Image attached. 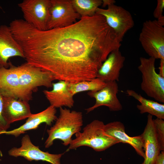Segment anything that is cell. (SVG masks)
<instances>
[{
	"label": "cell",
	"mask_w": 164,
	"mask_h": 164,
	"mask_svg": "<svg viewBox=\"0 0 164 164\" xmlns=\"http://www.w3.org/2000/svg\"><path fill=\"white\" fill-rule=\"evenodd\" d=\"M152 116L148 114L146 125L141 135L143 142V149L145 157L142 164H155L160 152V148L156 137Z\"/></svg>",
	"instance_id": "2e32d148"
},
{
	"label": "cell",
	"mask_w": 164,
	"mask_h": 164,
	"mask_svg": "<svg viewBox=\"0 0 164 164\" xmlns=\"http://www.w3.org/2000/svg\"><path fill=\"white\" fill-rule=\"evenodd\" d=\"M18 5L25 21L39 30H47L50 0H24Z\"/></svg>",
	"instance_id": "52a82bcc"
},
{
	"label": "cell",
	"mask_w": 164,
	"mask_h": 164,
	"mask_svg": "<svg viewBox=\"0 0 164 164\" xmlns=\"http://www.w3.org/2000/svg\"><path fill=\"white\" fill-rule=\"evenodd\" d=\"M8 68L0 67V94L29 102L38 87H52L50 73L26 62L15 66L9 61Z\"/></svg>",
	"instance_id": "7a4b0ae2"
},
{
	"label": "cell",
	"mask_w": 164,
	"mask_h": 164,
	"mask_svg": "<svg viewBox=\"0 0 164 164\" xmlns=\"http://www.w3.org/2000/svg\"><path fill=\"white\" fill-rule=\"evenodd\" d=\"M105 124L102 121L95 120L87 125L82 132L75 135L72 139L67 152L76 149L82 146L90 147L97 152L104 151L119 141L106 134L104 130Z\"/></svg>",
	"instance_id": "277c9868"
},
{
	"label": "cell",
	"mask_w": 164,
	"mask_h": 164,
	"mask_svg": "<svg viewBox=\"0 0 164 164\" xmlns=\"http://www.w3.org/2000/svg\"><path fill=\"white\" fill-rule=\"evenodd\" d=\"M69 83L60 80L56 83H52V90H44L43 91L50 106L55 108L63 106L70 108L73 107L74 104L73 95L68 89Z\"/></svg>",
	"instance_id": "ac0fdd59"
},
{
	"label": "cell",
	"mask_w": 164,
	"mask_h": 164,
	"mask_svg": "<svg viewBox=\"0 0 164 164\" xmlns=\"http://www.w3.org/2000/svg\"><path fill=\"white\" fill-rule=\"evenodd\" d=\"M107 9L98 8L95 14L104 17L108 25L122 40L125 34L134 26L131 13L120 6L112 4Z\"/></svg>",
	"instance_id": "ba28073f"
},
{
	"label": "cell",
	"mask_w": 164,
	"mask_h": 164,
	"mask_svg": "<svg viewBox=\"0 0 164 164\" xmlns=\"http://www.w3.org/2000/svg\"><path fill=\"white\" fill-rule=\"evenodd\" d=\"M127 94L138 101L140 104L137 105V109L141 114L148 113L156 118L164 119V104L147 99L132 89H127Z\"/></svg>",
	"instance_id": "d6986e66"
},
{
	"label": "cell",
	"mask_w": 164,
	"mask_h": 164,
	"mask_svg": "<svg viewBox=\"0 0 164 164\" xmlns=\"http://www.w3.org/2000/svg\"><path fill=\"white\" fill-rule=\"evenodd\" d=\"M164 8V0H158L156 6L153 13L154 17L158 22L162 25L164 26V16L163 12Z\"/></svg>",
	"instance_id": "603a6c76"
},
{
	"label": "cell",
	"mask_w": 164,
	"mask_h": 164,
	"mask_svg": "<svg viewBox=\"0 0 164 164\" xmlns=\"http://www.w3.org/2000/svg\"><path fill=\"white\" fill-rule=\"evenodd\" d=\"M104 130L106 133L123 143L132 146L139 155L144 159L145 154L143 149V142L141 135L131 137L125 132V127L120 121H114L104 125Z\"/></svg>",
	"instance_id": "e0dca14e"
},
{
	"label": "cell",
	"mask_w": 164,
	"mask_h": 164,
	"mask_svg": "<svg viewBox=\"0 0 164 164\" xmlns=\"http://www.w3.org/2000/svg\"><path fill=\"white\" fill-rule=\"evenodd\" d=\"M50 15L47 29L49 30L70 26L80 16L75 11L71 0H50Z\"/></svg>",
	"instance_id": "9c48e42d"
},
{
	"label": "cell",
	"mask_w": 164,
	"mask_h": 164,
	"mask_svg": "<svg viewBox=\"0 0 164 164\" xmlns=\"http://www.w3.org/2000/svg\"><path fill=\"white\" fill-rule=\"evenodd\" d=\"M118 91V85L115 81L106 83L105 85L98 91H89L87 94L95 98L96 102L94 105L85 109L87 113L103 106L108 107L111 111L121 110L122 106L117 97Z\"/></svg>",
	"instance_id": "8fae6325"
},
{
	"label": "cell",
	"mask_w": 164,
	"mask_h": 164,
	"mask_svg": "<svg viewBox=\"0 0 164 164\" xmlns=\"http://www.w3.org/2000/svg\"><path fill=\"white\" fill-rule=\"evenodd\" d=\"M9 155L17 157H22L27 160L46 161L52 164H61L60 159L64 153L52 154L41 150L31 141L29 135H25L21 140V146L13 147L8 151Z\"/></svg>",
	"instance_id": "30bf717a"
},
{
	"label": "cell",
	"mask_w": 164,
	"mask_h": 164,
	"mask_svg": "<svg viewBox=\"0 0 164 164\" xmlns=\"http://www.w3.org/2000/svg\"><path fill=\"white\" fill-rule=\"evenodd\" d=\"M59 111L55 124L47 130L48 136L45 142L46 148L51 146L56 139L62 141L64 146L69 145L72 136L80 132L83 125L81 112L62 107L60 108Z\"/></svg>",
	"instance_id": "3957f363"
},
{
	"label": "cell",
	"mask_w": 164,
	"mask_h": 164,
	"mask_svg": "<svg viewBox=\"0 0 164 164\" xmlns=\"http://www.w3.org/2000/svg\"><path fill=\"white\" fill-rule=\"evenodd\" d=\"M3 105V96L0 94V133L7 131L10 125L6 121L3 117L2 114Z\"/></svg>",
	"instance_id": "cb8c5ba5"
},
{
	"label": "cell",
	"mask_w": 164,
	"mask_h": 164,
	"mask_svg": "<svg viewBox=\"0 0 164 164\" xmlns=\"http://www.w3.org/2000/svg\"><path fill=\"white\" fill-rule=\"evenodd\" d=\"M153 122L157 139L160 151H164V121L156 118Z\"/></svg>",
	"instance_id": "7402d4cb"
},
{
	"label": "cell",
	"mask_w": 164,
	"mask_h": 164,
	"mask_svg": "<svg viewBox=\"0 0 164 164\" xmlns=\"http://www.w3.org/2000/svg\"><path fill=\"white\" fill-rule=\"evenodd\" d=\"M16 39L22 48L26 62L50 73L54 80L75 83L96 77L103 63L122 41L107 24L95 14L81 17L69 26L39 30L25 21Z\"/></svg>",
	"instance_id": "6da1fadb"
},
{
	"label": "cell",
	"mask_w": 164,
	"mask_h": 164,
	"mask_svg": "<svg viewBox=\"0 0 164 164\" xmlns=\"http://www.w3.org/2000/svg\"><path fill=\"white\" fill-rule=\"evenodd\" d=\"M125 60V58L119 49L112 51L98 70L96 77L106 83L118 81L120 72L124 66Z\"/></svg>",
	"instance_id": "4fadbf2b"
},
{
	"label": "cell",
	"mask_w": 164,
	"mask_h": 164,
	"mask_svg": "<svg viewBox=\"0 0 164 164\" xmlns=\"http://www.w3.org/2000/svg\"><path fill=\"white\" fill-rule=\"evenodd\" d=\"M139 39L150 57L164 60V27L156 19L143 22Z\"/></svg>",
	"instance_id": "5b68a950"
},
{
	"label": "cell",
	"mask_w": 164,
	"mask_h": 164,
	"mask_svg": "<svg viewBox=\"0 0 164 164\" xmlns=\"http://www.w3.org/2000/svg\"><path fill=\"white\" fill-rule=\"evenodd\" d=\"M19 56L24 58L22 49L15 39L9 26H0V67L8 68L9 58Z\"/></svg>",
	"instance_id": "7c38bea8"
},
{
	"label": "cell",
	"mask_w": 164,
	"mask_h": 164,
	"mask_svg": "<svg viewBox=\"0 0 164 164\" xmlns=\"http://www.w3.org/2000/svg\"><path fill=\"white\" fill-rule=\"evenodd\" d=\"M138 70L142 74L141 88L149 97L164 103V77L155 71V59L149 57L140 58Z\"/></svg>",
	"instance_id": "8992f818"
},
{
	"label": "cell",
	"mask_w": 164,
	"mask_h": 164,
	"mask_svg": "<svg viewBox=\"0 0 164 164\" xmlns=\"http://www.w3.org/2000/svg\"><path fill=\"white\" fill-rule=\"evenodd\" d=\"M155 164H164V151H161L160 153Z\"/></svg>",
	"instance_id": "d4e9b609"
},
{
	"label": "cell",
	"mask_w": 164,
	"mask_h": 164,
	"mask_svg": "<svg viewBox=\"0 0 164 164\" xmlns=\"http://www.w3.org/2000/svg\"><path fill=\"white\" fill-rule=\"evenodd\" d=\"M71 2L74 9L81 17L94 15L102 3L101 0H71Z\"/></svg>",
	"instance_id": "ffe728a7"
},
{
	"label": "cell",
	"mask_w": 164,
	"mask_h": 164,
	"mask_svg": "<svg viewBox=\"0 0 164 164\" xmlns=\"http://www.w3.org/2000/svg\"><path fill=\"white\" fill-rule=\"evenodd\" d=\"M2 96L3 115L9 124L28 118L32 114L28 102L12 97Z\"/></svg>",
	"instance_id": "5bb4252c"
},
{
	"label": "cell",
	"mask_w": 164,
	"mask_h": 164,
	"mask_svg": "<svg viewBox=\"0 0 164 164\" xmlns=\"http://www.w3.org/2000/svg\"><path fill=\"white\" fill-rule=\"evenodd\" d=\"M56 112V108L50 105L40 112L32 114L28 118L26 122L19 128L12 130L0 132V134H5L17 137L27 131L37 129L43 123L51 126L52 123L57 118Z\"/></svg>",
	"instance_id": "9a60e30c"
},
{
	"label": "cell",
	"mask_w": 164,
	"mask_h": 164,
	"mask_svg": "<svg viewBox=\"0 0 164 164\" xmlns=\"http://www.w3.org/2000/svg\"><path fill=\"white\" fill-rule=\"evenodd\" d=\"M101 5L103 7H105L110 5L115 4V1L114 0H103Z\"/></svg>",
	"instance_id": "4316f807"
},
{
	"label": "cell",
	"mask_w": 164,
	"mask_h": 164,
	"mask_svg": "<svg viewBox=\"0 0 164 164\" xmlns=\"http://www.w3.org/2000/svg\"><path fill=\"white\" fill-rule=\"evenodd\" d=\"M106 83L96 77L90 80L83 81L75 83H69L68 88L74 96L76 94L86 91H97L103 87Z\"/></svg>",
	"instance_id": "44dd1931"
},
{
	"label": "cell",
	"mask_w": 164,
	"mask_h": 164,
	"mask_svg": "<svg viewBox=\"0 0 164 164\" xmlns=\"http://www.w3.org/2000/svg\"><path fill=\"white\" fill-rule=\"evenodd\" d=\"M159 74L162 77H164V60H160V66L159 67Z\"/></svg>",
	"instance_id": "484cf974"
}]
</instances>
